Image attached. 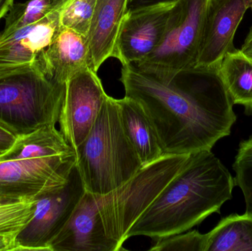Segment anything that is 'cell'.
I'll use <instances>...</instances> for the list:
<instances>
[{"label": "cell", "mask_w": 252, "mask_h": 251, "mask_svg": "<svg viewBox=\"0 0 252 251\" xmlns=\"http://www.w3.org/2000/svg\"><path fill=\"white\" fill-rule=\"evenodd\" d=\"M232 167L236 174L235 186L244 193L246 213L252 215V136L240 143Z\"/></svg>", "instance_id": "obj_22"}, {"label": "cell", "mask_w": 252, "mask_h": 251, "mask_svg": "<svg viewBox=\"0 0 252 251\" xmlns=\"http://www.w3.org/2000/svg\"><path fill=\"white\" fill-rule=\"evenodd\" d=\"M129 0H97L91 28L89 47L93 69L97 72L109 57H118V40L128 12Z\"/></svg>", "instance_id": "obj_15"}, {"label": "cell", "mask_w": 252, "mask_h": 251, "mask_svg": "<svg viewBox=\"0 0 252 251\" xmlns=\"http://www.w3.org/2000/svg\"><path fill=\"white\" fill-rule=\"evenodd\" d=\"M75 153L84 190L95 195L122 187L143 166L123 126L118 100L109 95Z\"/></svg>", "instance_id": "obj_3"}, {"label": "cell", "mask_w": 252, "mask_h": 251, "mask_svg": "<svg viewBox=\"0 0 252 251\" xmlns=\"http://www.w3.org/2000/svg\"><path fill=\"white\" fill-rule=\"evenodd\" d=\"M16 135L0 125V155L7 152L16 141Z\"/></svg>", "instance_id": "obj_24"}, {"label": "cell", "mask_w": 252, "mask_h": 251, "mask_svg": "<svg viewBox=\"0 0 252 251\" xmlns=\"http://www.w3.org/2000/svg\"><path fill=\"white\" fill-rule=\"evenodd\" d=\"M75 152L28 159H0V202L37 198L66 186Z\"/></svg>", "instance_id": "obj_7"}, {"label": "cell", "mask_w": 252, "mask_h": 251, "mask_svg": "<svg viewBox=\"0 0 252 251\" xmlns=\"http://www.w3.org/2000/svg\"><path fill=\"white\" fill-rule=\"evenodd\" d=\"M85 193L76 167L66 186L37 198L31 221L16 239V251H48Z\"/></svg>", "instance_id": "obj_8"}, {"label": "cell", "mask_w": 252, "mask_h": 251, "mask_svg": "<svg viewBox=\"0 0 252 251\" xmlns=\"http://www.w3.org/2000/svg\"><path fill=\"white\" fill-rule=\"evenodd\" d=\"M16 240L0 236V251H16Z\"/></svg>", "instance_id": "obj_26"}, {"label": "cell", "mask_w": 252, "mask_h": 251, "mask_svg": "<svg viewBox=\"0 0 252 251\" xmlns=\"http://www.w3.org/2000/svg\"><path fill=\"white\" fill-rule=\"evenodd\" d=\"M69 0H29L13 4L5 16V25L0 32V40L15 31L32 25L50 14L62 9Z\"/></svg>", "instance_id": "obj_19"}, {"label": "cell", "mask_w": 252, "mask_h": 251, "mask_svg": "<svg viewBox=\"0 0 252 251\" xmlns=\"http://www.w3.org/2000/svg\"><path fill=\"white\" fill-rule=\"evenodd\" d=\"M65 84L47 76L41 63L0 77V125L16 137L58 123Z\"/></svg>", "instance_id": "obj_4"}, {"label": "cell", "mask_w": 252, "mask_h": 251, "mask_svg": "<svg viewBox=\"0 0 252 251\" xmlns=\"http://www.w3.org/2000/svg\"><path fill=\"white\" fill-rule=\"evenodd\" d=\"M156 244L150 249L152 251H205L207 234L197 230L186 234H175L156 240Z\"/></svg>", "instance_id": "obj_23"}, {"label": "cell", "mask_w": 252, "mask_h": 251, "mask_svg": "<svg viewBox=\"0 0 252 251\" xmlns=\"http://www.w3.org/2000/svg\"><path fill=\"white\" fill-rule=\"evenodd\" d=\"M97 0H69L61 11V26L88 37Z\"/></svg>", "instance_id": "obj_21"}, {"label": "cell", "mask_w": 252, "mask_h": 251, "mask_svg": "<svg viewBox=\"0 0 252 251\" xmlns=\"http://www.w3.org/2000/svg\"><path fill=\"white\" fill-rule=\"evenodd\" d=\"M205 251H252V215L233 214L222 218L207 233Z\"/></svg>", "instance_id": "obj_18"}, {"label": "cell", "mask_w": 252, "mask_h": 251, "mask_svg": "<svg viewBox=\"0 0 252 251\" xmlns=\"http://www.w3.org/2000/svg\"><path fill=\"white\" fill-rule=\"evenodd\" d=\"M107 95L97 72L92 68L79 71L65 84L58 123L59 131L74 151L93 128Z\"/></svg>", "instance_id": "obj_9"}, {"label": "cell", "mask_w": 252, "mask_h": 251, "mask_svg": "<svg viewBox=\"0 0 252 251\" xmlns=\"http://www.w3.org/2000/svg\"><path fill=\"white\" fill-rule=\"evenodd\" d=\"M252 0H211L204 24L197 67L219 66L235 50L234 38Z\"/></svg>", "instance_id": "obj_12"}, {"label": "cell", "mask_w": 252, "mask_h": 251, "mask_svg": "<svg viewBox=\"0 0 252 251\" xmlns=\"http://www.w3.org/2000/svg\"><path fill=\"white\" fill-rule=\"evenodd\" d=\"M62 10L0 40V77L41 63L43 53L61 28Z\"/></svg>", "instance_id": "obj_11"}, {"label": "cell", "mask_w": 252, "mask_h": 251, "mask_svg": "<svg viewBox=\"0 0 252 251\" xmlns=\"http://www.w3.org/2000/svg\"><path fill=\"white\" fill-rule=\"evenodd\" d=\"M251 9H252V7H251Z\"/></svg>", "instance_id": "obj_29"}, {"label": "cell", "mask_w": 252, "mask_h": 251, "mask_svg": "<svg viewBox=\"0 0 252 251\" xmlns=\"http://www.w3.org/2000/svg\"><path fill=\"white\" fill-rule=\"evenodd\" d=\"M241 50L247 56L252 57V25Z\"/></svg>", "instance_id": "obj_27"}, {"label": "cell", "mask_w": 252, "mask_h": 251, "mask_svg": "<svg viewBox=\"0 0 252 251\" xmlns=\"http://www.w3.org/2000/svg\"><path fill=\"white\" fill-rule=\"evenodd\" d=\"M189 156L162 155L143 165L122 187L104 195H94L108 237L123 247L129 230L179 173Z\"/></svg>", "instance_id": "obj_5"}, {"label": "cell", "mask_w": 252, "mask_h": 251, "mask_svg": "<svg viewBox=\"0 0 252 251\" xmlns=\"http://www.w3.org/2000/svg\"><path fill=\"white\" fill-rule=\"evenodd\" d=\"M14 0H0V20L8 13Z\"/></svg>", "instance_id": "obj_28"}, {"label": "cell", "mask_w": 252, "mask_h": 251, "mask_svg": "<svg viewBox=\"0 0 252 251\" xmlns=\"http://www.w3.org/2000/svg\"><path fill=\"white\" fill-rule=\"evenodd\" d=\"M37 198L0 202L1 237L16 240L18 234L32 218Z\"/></svg>", "instance_id": "obj_20"}, {"label": "cell", "mask_w": 252, "mask_h": 251, "mask_svg": "<svg viewBox=\"0 0 252 251\" xmlns=\"http://www.w3.org/2000/svg\"><path fill=\"white\" fill-rule=\"evenodd\" d=\"M219 74L234 105H241L246 114L252 115V57L235 49L223 57Z\"/></svg>", "instance_id": "obj_17"}, {"label": "cell", "mask_w": 252, "mask_h": 251, "mask_svg": "<svg viewBox=\"0 0 252 251\" xmlns=\"http://www.w3.org/2000/svg\"><path fill=\"white\" fill-rule=\"evenodd\" d=\"M118 103L123 126L142 165L159 159L164 154L158 137L140 105L127 97Z\"/></svg>", "instance_id": "obj_16"}, {"label": "cell", "mask_w": 252, "mask_h": 251, "mask_svg": "<svg viewBox=\"0 0 252 251\" xmlns=\"http://www.w3.org/2000/svg\"><path fill=\"white\" fill-rule=\"evenodd\" d=\"M177 0H129L128 10L154 5V4H163V3L176 2Z\"/></svg>", "instance_id": "obj_25"}, {"label": "cell", "mask_w": 252, "mask_h": 251, "mask_svg": "<svg viewBox=\"0 0 252 251\" xmlns=\"http://www.w3.org/2000/svg\"><path fill=\"white\" fill-rule=\"evenodd\" d=\"M120 81L125 97L137 102L146 113L163 154L211 150L230 135L236 122L219 66H195L164 81L136 65H122Z\"/></svg>", "instance_id": "obj_1"}, {"label": "cell", "mask_w": 252, "mask_h": 251, "mask_svg": "<svg viewBox=\"0 0 252 251\" xmlns=\"http://www.w3.org/2000/svg\"><path fill=\"white\" fill-rule=\"evenodd\" d=\"M50 251L124 250L108 237L94 195L85 191L62 231L50 245Z\"/></svg>", "instance_id": "obj_13"}, {"label": "cell", "mask_w": 252, "mask_h": 251, "mask_svg": "<svg viewBox=\"0 0 252 251\" xmlns=\"http://www.w3.org/2000/svg\"><path fill=\"white\" fill-rule=\"evenodd\" d=\"M41 62L46 75L62 84L82 69H93L87 37L62 26L43 53Z\"/></svg>", "instance_id": "obj_14"}, {"label": "cell", "mask_w": 252, "mask_h": 251, "mask_svg": "<svg viewBox=\"0 0 252 251\" xmlns=\"http://www.w3.org/2000/svg\"><path fill=\"white\" fill-rule=\"evenodd\" d=\"M211 0H177L159 45L136 66L164 81L195 67Z\"/></svg>", "instance_id": "obj_6"}, {"label": "cell", "mask_w": 252, "mask_h": 251, "mask_svg": "<svg viewBox=\"0 0 252 251\" xmlns=\"http://www.w3.org/2000/svg\"><path fill=\"white\" fill-rule=\"evenodd\" d=\"M234 178L212 153L189 154L179 173L167 184L127 234L157 240L199 225L232 198Z\"/></svg>", "instance_id": "obj_2"}, {"label": "cell", "mask_w": 252, "mask_h": 251, "mask_svg": "<svg viewBox=\"0 0 252 251\" xmlns=\"http://www.w3.org/2000/svg\"><path fill=\"white\" fill-rule=\"evenodd\" d=\"M175 2L128 10L118 40L122 65L136 64L148 57L162 40Z\"/></svg>", "instance_id": "obj_10"}]
</instances>
